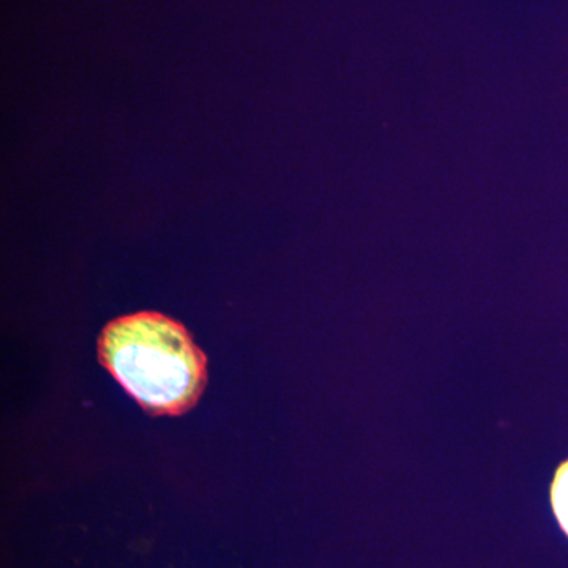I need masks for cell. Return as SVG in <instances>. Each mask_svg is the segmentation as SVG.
<instances>
[{
    "label": "cell",
    "instance_id": "cell-1",
    "mask_svg": "<svg viewBox=\"0 0 568 568\" xmlns=\"http://www.w3.org/2000/svg\"><path fill=\"white\" fill-rule=\"evenodd\" d=\"M100 364L151 416L178 417L200 402L207 361L190 332L173 317L141 312L104 325Z\"/></svg>",
    "mask_w": 568,
    "mask_h": 568
},
{
    "label": "cell",
    "instance_id": "cell-2",
    "mask_svg": "<svg viewBox=\"0 0 568 568\" xmlns=\"http://www.w3.org/2000/svg\"><path fill=\"white\" fill-rule=\"evenodd\" d=\"M551 506L560 528L568 536V459L558 467L552 478Z\"/></svg>",
    "mask_w": 568,
    "mask_h": 568
}]
</instances>
